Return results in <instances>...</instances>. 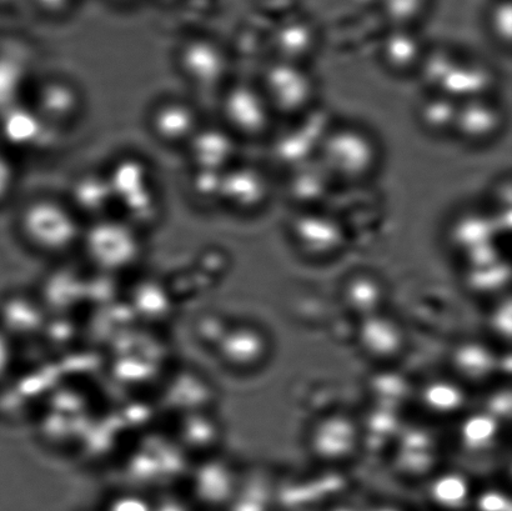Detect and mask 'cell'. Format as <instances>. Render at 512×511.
Wrapping results in <instances>:
<instances>
[{
  "instance_id": "16",
  "label": "cell",
  "mask_w": 512,
  "mask_h": 511,
  "mask_svg": "<svg viewBox=\"0 0 512 511\" xmlns=\"http://www.w3.org/2000/svg\"><path fill=\"white\" fill-rule=\"evenodd\" d=\"M0 134L13 147L42 150L58 132L49 128L30 105L18 103L0 112Z\"/></svg>"
},
{
  "instance_id": "31",
  "label": "cell",
  "mask_w": 512,
  "mask_h": 511,
  "mask_svg": "<svg viewBox=\"0 0 512 511\" xmlns=\"http://www.w3.org/2000/svg\"><path fill=\"white\" fill-rule=\"evenodd\" d=\"M433 495L439 503L444 505H458L464 502L468 495V488L463 479L450 475L436 480Z\"/></svg>"
},
{
  "instance_id": "13",
  "label": "cell",
  "mask_w": 512,
  "mask_h": 511,
  "mask_svg": "<svg viewBox=\"0 0 512 511\" xmlns=\"http://www.w3.org/2000/svg\"><path fill=\"white\" fill-rule=\"evenodd\" d=\"M237 138L223 125L203 124L184 148L193 169L224 172L237 159Z\"/></svg>"
},
{
  "instance_id": "23",
  "label": "cell",
  "mask_w": 512,
  "mask_h": 511,
  "mask_svg": "<svg viewBox=\"0 0 512 511\" xmlns=\"http://www.w3.org/2000/svg\"><path fill=\"white\" fill-rule=\"evenodd\" d=\"M458 110L459 103L456 100L444 94H436L421 103L419 122L425 130L436 135L454 133Z\"/></svg>"
},
{
  "instance_id": "3",
  "label": "cell",
  "mask_w": 512,
  "mask_h": 511,
  "mask_svg": "<svg viewBox=\"0 0 512 511\" xmlns=\"http://www.w3.org/2000/svg\"><path fill=\"white\" fill-rule=\"evenodd\" d=\"M379 157L378 144L368 132L345 125L326 132L315 158L333 180L355 183L373 174Z\"/></svg>"
},
{
  "instance_id": "26",
  "label": "cell",
  "mask_w": 512,
  "mask_h": 511,
  "mask_svg": "<svg viewBox=\"0 0 512 511\" xmlns=\"http://www.w3.org/2000/svg\"><path fill=\"white\" fill-rule=\"evenodd\" d=\"M423 402L431 412L451 414L464 407L466 397L458 384L449 380H436L424 389Z\"/></svg>"
},
{
  "instance_id": "9",
  "label": "cell",
  "mask_w": 512,
  "mask_h": 511,
  "mask_svg": "<svg viewBox=\"0 0 512 511\" xmlns=\"http://www.w3.org/2000/svg\"><path fill=\"white\" fill-rule=\"evenodd\" d=\"M202 125L197 108L183 98H163L148 114L150 133L165 147H187Z\"/></svg>"
},
{
  "instance_id": "33",
  "label": "cell",
  "mask_w": 512,
  "mask_h": 511,
  "mask_svg": "<svg viewBox=\"0 0 512 511\" xmlns=\"http://www.w3.org/2000/svg\"><path fill=\"white\" fill-rule=\"evenodd\" d=\"M480 508L484 511H509V504L501 495L491 493L481 499Z\"/></svg>"
},
{
  "instance_id": "25",
  "label": "cell",
  "mask_w": 512,
  "mask_h": 511,
  "mask_svg": "<svg viewBox=\"0 0 512 511\" xmlns=\"http://www.w3.org/2000/svg\"><path fill=\"white\" fill-rule=\"evenodd\" d=\"M279 60L303 64V60L311 53L315 38L313 30L304 23L291 24L285 27L275 39Z\"/></svg>"
},
{
  "instance_id": "5",
  "label": "cell",
  "mask_w": 512,
  "mask_h": 511,
  "mask_svg": "<svg viewBox=\"0 0 512 511\" xmlns=\"http://www.w3.org/2000/svg\"><path fill=\"white\" fill-rule=\"evenodd\" d=\"M223 127L235 138L258 139L268 134L274 113L259 85L228 83L220 92Z\"/></svg>"
},
{
  "instance_id": "15",
  "label": "cell",
  "mask_w": 512,
  "mask_h": 511,
  "mask_svg": "<svg viewBox=\"0 0 512 511\" xmlns=\"http://www.w3.org/2000/svg\"><path fill=\"white\" fill-rule=\"evenodd\" d=\"M503 122V110L483 95L459 104L454 133L466 143L484 144L501 132Z\"/></svg>"
},
{
  "instance_id": "8",
  "label": "cell",
  "mask_w": 512,
  "mask_h": 511,
  "mask_svg": "<svg viewBox=\"0 0 512 511\" xmlns=\"http://www.w3.org/2000/svg\"><path fill=\"white\" fill-rule=\"evenodd\" d=\"M29 105L49 128L62 133L78 122L84 109V98L70 80L50 77L37 84L33 102Z\"/></svg>"
},
{
  "instance_id": "20",
  "label": "cell",
  "mask_w": 512,
  "mask_h": 511,
  "mask_svg": "<svg viewBox=\"0 0 512 511\" xmlns=\"http://www.w3.org/2000/svg\"><path fill=\"white\" fill-rule=\"evenodd\" d=\"M268 340L259 329L239 327L223 340V354L229 364L237 368H254L268 354Z\"/></svg>"
},
{
  "instance_id": "10",
  "label": "cell",
  "mask_w": 512,
  "mask_h": 511,
  "mask_svg": "<svg viewBox=\"0 0 512 511\" xmlns=\"http://www.w3.org/2000/svg\"><path fill=\"white\" fill-rule=\"evenodd\" d=\"M269 193V180L263 170L235 163L223 172L219 203L235 212L253 213L264 207Z\"/></svg>"
},
{
  "instance_id": "32",
  "label": "cell",
  "mask_w": 512,
  "mask_h": 511,
  "mask_svg": "<svg viewBox=\"0 0 512 511\" xmlns=\"http://www.w3.org/2000/svg\"><path fill=\"white\" fill-rule=\"evenodd\" d=\"M15 174L12 163L0 152V202L13 192Z\"/></svg>"
},
{
  "instance_id": "29",
  "label": "cell",
  "mask_w": 512,
  "mask_h": 511,
  "mask_svg": "<svg viewBox=\"0 0 512 511\" xmlns=\"http://www.w3.org/2000/svg\"><path fill=\"white\" fill-rule=\"evenodd\" d=\"M511 0H493L486 12V24L495 42L508 49L511 38Z\"/></svg>"
},
{
  "instance_id": "28",
  "label": "cell",
  "mask_w": 512,
  "mask_h": 511,
  "mask_svg": "<svg viewBox=\"0 0 512 511\" xmlns=\"http://www.w3.org/2000/svg\"><path fill=\"white\" fill-rule=\"evenodd\" d=\"M498 434V420L494 419L488 413L471 415L461 425V442L471 452H480L490 447Z\"/></svg>"
},
{
  "instance_id": "27",
  "label": "cell",
  "mask_w": 512,
  "mask_h": 511,
  "mask_svg": "<svg viewBox=\"0 0 512 511\" xmlns=\"http://www.w3.org/2000/svg\"><path fill=\"white\" fill-rule=\"evenodd\" d=\"M433 0H380L385 18L393 28H411L429 13Z\"/></svg>"
},
{
  "instance_id": "2",
  "label": "cell",
  "mask_w": 512,
  "mask_h": 511,
  "mask_svg": "<svg viewBox=\"0 0 512 511\" xmlns=\"http://www.w3.org/2000/svg\"><path fill=\"white\" fill-rule=\"evenodd\" d=\"M143 230L119 214L84 225L79 249L94 270L115 275L132 269L144 254Z\"/></svg>"
},
{
  "instance_id": "12",
  "label": "cell",
  "mask_w": 512,
  "mask_h": 511,
  "mask_svg": "<svg viewBox=\"0 0 512 511\" xmlns=\"http://www.w3.org/2000/svg\"><path fill=\"white\" fill-rule=\"evenodd\" d=\"M361 437L359 424L345 415H329L321 419L310 432L311 453L323 462H341L358 448Z\"/></svg>"
},
{
  "instance_id": "6",
  "label": "cell",
  "mask_w": 512,
  "mask_h": 511,
  "mask_svg": "<svg viewBox=\"0 0 512 511\" xmlns=\"http://www.w3.org/2000/svg\"><path fill=\"white\" fill-rule=\"evenodd\" d=\"M175 63L185 82L200 92H222L228 84L229 55L212 38L197 35L185 39L177 50Z\"/></svg>"
},
{
  "instance_id": "14",
  "label": "cell",
  "mask_w": 512,
  "mask_h": 511,
  "mask_svg": "<svg viewBox=\"0 0 512 511\" xmlns=\"http://www.w3.org/2000/svg\"><path fill=\"white\" fill-rule=\"evenodd\" d=\"M68 204L84 224L112 215L115 199L108 175L102 170H87L70 183Z\"/></svg>"
},
{
  "instance_id": "22",
  "label": "cell",
  "mask_w": 512,
  "mask_h": 511,
  "mask_svg": "<svg viewBox=\"0 0 512 511\" xmlns=\"http://www.w3.org/2000/svg\"><path fill=\"white\" fill-rule=\"evenodd\" d=\"M344 299L351 310L363 318L379 313L385 299L383 284L368 274H359L345 284Z\"/></svg>"
},
{
  "instance_id": "4",
  "label": "cell",
  "mask_w": 512,
  "mask_h": 511,
  "mask_svg": "<svg viewBox=\"0 0 512 511\" xmlns=\"http://www.w3.org/2000/svg\"><path fill=\"white\" fill-rule=\"evenodd\" d=\"M112 187L115 207H120L130 223L144 229L158 213V195L147 163L135 157L119 158L105 170Z\"/></svg>"
},
{
  "instance_id": "17",
  "label": "cell",
  "mask_w": 512,
  "mask_h": 511,
  "mask_svg": "<svg viewBox=\"0 0 512 511\" xmlns=\"http://www.w3.org/2000/svg\"><path fill=\"white\" fill-rule=\"evenodd\" d=\"M358 339L366 354L380 360L398 357L405 345L404 330L395 320L380 313L361 319Z\"/></svg>"
},
{
  "instance_id": "18",
  "label": "cell",
  "mask_w": 512,
  "mask_h": 511,
  "mask_svg": "<svg viewBox=\"0 0 512 511\" xmlns=\"http://www.w3.org/2000/svg\"><path fill=\"white\" fill-rule=\"evenodd\" d=\"M383 62L391 72H413L423 64L424 47L419 35L411 28H393L384 39Z\"/></svg>"
},
{
  "instance_id": "19",
  "label": "cell",
  "mask_w": 512,
  "mask_h": 511,
  "mask_svg": "<svg viewBox=\"0 0 512 511\" xmlns=\"http://www.w3.org/2000/svg\"><path fill=\"white\" fill-rule=\"evenodd\" d=\"M334 180L323 164L313 158L291 168L288 182L289 195L303 207L314 205L326 197Z\"/></svg>"
},
{
  "instance_id": "1",
  "label": "cell",
  "mask_w": 512,
  "mask_h": 511,
  "mask_svg": "<svg viewBox=\"0 0 512 511\" xmlns=\"http://www.w3.org/2000/svg\"><path fill=\"white\" fill-rule=\"evenodd\" d=\"M84 225L67 200L52 195L28 200L17 218L18 233L25 245L49 258L67 257L79 249Z\"/></svg>"
},
{
  "instance_id": "11",
  "label": "cell",
  "mask_w": 512,
  "mask_h": 511,
  "mask_svg": "<svg viewBox=\"0 0 512 511\" xmlns=\"http://www.w3.org/2000/svg\"><path fill=\"white\" fill-rule=\"evenodd\" d=\"M291 238L301 252L313 258H325L339 252L345 240L338 220L328 214L304 210L291 224Z\"/></svg>"
},
{
  "instance_id": "24",
  "label": "cell",
  "mask_w": 512,
  "mask_h": 511,
  "mask_svg": "<svg viewBox=\"0 0 512 511\" xmlns=\"http://www.w3.org/2000/svg\"><path fill=\"white\" fill-rule=\"evenodd\" d=\"M398 460L406 473L426 472L434 463L433 442L429 435L418 429L406 433L400 444Z\"/></svg>"
},
{
  "instance_id": "7",
  "label": "cell",
  "mask_w": 512,
  "mask_h": 511,
  "mask_svg": "<svg viewBox=\"0 0 512 511\" xmlns=\"http://www.w3.org/2000/svg\"><path fill=\"white\" fill-rule=\"evenodd\" d=\"M258 85L274 114L299 117L313 104L315 84L303 64L276 59Z\"/></svg>"
},
{
  "instance_id": "21",
  "label": "cell",
  "mask_w": 512,
  "mask_h": 511,
  "mask_svg": "<svg viewBox=\"0 0 512 511\" xmlns=\"http://www.w3.org/2000/svg\"><path fill=\"white\" fill-rule=\"evenodd\" d=\"M453 367L464 379L481 382L498 368V358L488 345L480 342L461 343L453 352Z\"/></svg>"
},
{
  "instance_id": "30",
  "label": "cell",
  "mask_w": 512,
  "mask_h": 511,
  "mask_svg": "<svg viewBox=\"0 0 512 511\" xmlns=\"http://www.w3.org/2000/svg\"><path fill=\"white\" fill-rule=\"evenodd\" d=\"M223 172L215 170L193 169L190 178V190L195 198L202 202L219 203L222 189Z\"/></svg>"
}]
</instances>
